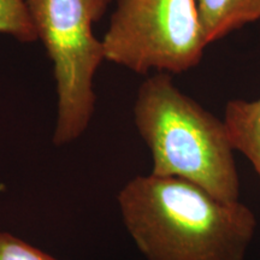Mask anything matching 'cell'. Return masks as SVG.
I'll use <instances>...</instances> for the list:
<instances>
[{
    "label": "cell",
    "mask_w": 260,
    "mask_h": 260,
    "mask_svg": "<svg viewBox=\"0 0 260 260\" xmlns=\"http://www.w3.org/2000/svg\"><path fill=\"white\" fill-rule=\"evenodd\" d=\"M0 260H58L9 233L0 232Z\"/></svg>",
    "instance_id": "cell-8"
},
{
    "label": "cell",
    "mask_w": 260,
    "mask_h": 260,
    "mask_svg": "<svg viewBox=\"0 0 260 260\" xmlns=\"http://www.w3.org/2000/svg\"><path fill=\"white\" fill-rule=\"evenodd\" d=\"M134 123L152 157V175L197 184L222 201L240 200L235 149L223 119L157 73L140 86Z\"/></svg>",
    "instance_id": "cell-2"
},
{
    "label": "cell",
    "mask_w": 260,
    "mask_h": 260,
    "mask_svg": "<svg viewBox=\"0 0 260 260\" xmlns=\"http://www.w3.org/2000/svg\"><path fill=\"white\" fill-rule=\"evenodd\" d=\"M102 44L105 60L140 75L184 73L209 46L195 0H117Z\"/></svg>",
    "instance_id": "cell-4"
},
{
    "label": "cell",
    "mask_w": 260,
    "mask_h": 260,
    "mask_svg": "<svg viewBox=\"0 0 260 260\" xmlns=\"http://www.w3.org/2000/svg\"><path fill=\"white\" fill-rule=\"evenodd\" d=\"M38 40L53 64L57 93L56 146L69 145L88 128L95 111L94 76L105 60L93 27L113 0H23Z\"/></svg>",
    "instance_id": "cell-3"
},
{
    "label": "cell",
    "mask_w": 260,
    "mask_h": 260,
    "mask_svg": "<svg viewBox=\"0 0 260 260\" xmlns=\"http://www.w3.org/2000/svg\"><path fill=\"white\" fill-rule=\"evenodd\" d=\"M117 201L126 232L146 260H245L255 235L248 206L217 199L180 178L136 176Z\"/></svg>",
    "instance_id": "cell-1"
},
{
    "label": "cell",
    "mask_w": 260,
    "mask_h": 260,
    "mask_svg": "<svg viewBox=\"0 0 260 260\" xmlns=\"http://www.w3.org/2000/svg\"><path fill=\"white\" fill-rule=\"evenodd\" d=\"M223 121L235 152L248 159L260 178V98L230 100Z\"/></svg>",
    "instance_id": "cell-6"
},
{
    "label": "cell",
    "mask_w": 260,
    "mask_h": 260,
    "mask_svg": "<svg viewBox=\"0 0 260 260\" xmlns=\"http://www.w3.org/2000/svg\"><path fill=\"white\" fill-rule=\"evenodd\" d=\"M207 42L260 19V0H195Z\"/></svg>",
    "instance_id": "cell-5"
},
{
    "label": "cell",
    "mask_w": 260,
    "mask_h": 260,
    "mask_svg": "<svg viewBox=\"0 0 260 260\" xmlns=\"http://www.w3.org/2000/svg\"><path fill=\"white\" fill-rule=\"evenodd\" d=\"M0 34L9 35L24 44L38 41L23 0H0Z\"/></svg>",
    "instance_id": "cell-7"
}]
</instances>
